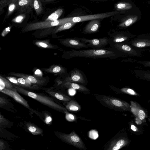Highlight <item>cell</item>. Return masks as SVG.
<instances>
[{"label": "cell", "mask_w": 150, "mask_h": 150, "mask_svg": "<svg viewBox=\"0 0 150 150\" xmlns=\"http://www.w3.org/2000/svg\"><path fill=\"white\" fill-rule=\"evenodd\" d=\"M117 52L110 47L102 49H90L75 50H72L63 52L62 57L69 59L75 57L92 59L109 58L113 59L117 57Z\"/></svg>", "instance_id": "cell-1"}, {"label": "cell", "mask_w": 150, "mask_h": 150, "mask_svg": "<svg viewBox=\"0 0 150 150\" xmlns=\"http://www.w3.org/2000/svg\"><path fill=\"white\" fill-rule=\"evenodd\" d=\"M95 98L102 105L116 111H130V105L119 98L111 96L94 94Z\"/></svg>", "instance_id": "cell-2"}, {"label": "cell", "mask_w": 150, "mask_h": 150, "mask_svg": "<svg viewBox=\"0 0 150 150\" xmlns=\"http://www.w3.org/2000/svg\"><path fill=\"white\" fill-rule=\"evenodd\" d=\"M18 92L35 100L43 105L63 113L67 111L65 107L62 106L49 97L42 94L28 91L23 87L15 86Z\"/></svg>", "instance_id": "cell-3"}, {"label": "cell", "mask_w": 150, "mask_h": 150, "mask_svg": "<svg viewBox=\"0 0 150 150\" xmlns=\"http://www.w3.org/2000/svg\"><path fill=\"white\" fill-rule=\"evenodd\" d=\"M129 140L123 130L118 132L105 145L104 150H118L127 145Z\"/></svg>", "instance_id": "cell-4"}, {"label": "cell", "mask_w": 150, "mask_h": 150, "mask_svg": "<svg viewBox=\"0 0 150 150\" xmlns=\"http://www.w3.org/2000/svg\"><path fill=\"white\" fill-rule=\"evenodd\" d=\"M55 133L57 137L63 142L80 149L86 150L87 149L81 138L74 131H72L69 134L57 131L55 132Z\"/></svg>", "instance_id": "cell-5"}, {"label": "cell", "mask_w": 150, "mask_h": 150, "mask_svg": "<svg viewBox=\"0 0 150 150\" xmlns=\"http://www.w3.org/2000/svg\"><path fill=\"white\" fill-rule=\"evenodd\" d=\"M69 22V17L58 20L55 21H44L31 23L27 25L22 30L23 33L35 30L43 29L58 26Z\"/></svg>", "instance_id": "cell-6"}, {"label": "cell", "mask_w": 150, "mask_h": 150, "mask_svg": "<svg viewBox=\"0 0 150 150\" xmlns=\"http://www.w3.org/2000/svg\"><path fill=\"white\" fill-rule=\"evenodd\" d=\"M119 13L117 11H114L94 14L70 17L69 18L70 22L76 23L93 19H103L113 16Z\"/></svg>", "instance_id": "cell-7"}, {"label": "cell", "mask_w": 150, "mask_h": 150, "mask_svg": "<svg viewBox=\"0 0 150 150\" xmlns=\"http://www.w3.org/2000/svg\"><path fill=\"white\" fill-rule=\"evenodd\" d=\"M64 80L84 85L88 82V79L84 73L77 68L73 69Z\"/></svg>", "instance_id": "cell-8"}, {"label": "cell", "mask_w": 150, "mask_h": 150, "mask_svg": "<svg viewBox=\"0 0 150 150\" xmlns=\"http://www.w3.org/2000/svg\"><path fill=\"white\" fill-rule=\"evenodd\" d=\"M79 38L82 42L86 44L89 47L94 49H103L109 44L108 38L107 37L92 39L84 38Z\"/></svg>", "instance_id": "cell-9"}, {"label": "cell", "mask_w": 150, "mask_h": 150, "mask_svg": "<svg viewBox=\"0 0 150 150\" xmlns=\"http://www.w3.org/2000/svg\"><path fill=\"white\" fill-rule=\"evenodd\" d=\"M130 111L136 118L137 121L141 124L146 122L147 116L145 110L137 102L130 101Z\"/></svg>", "instance_id": "cell-10"}, {"label": "cell", "mask_w": 150, "mask_h": 150, "mask_svg": "<svg viewBox=\"0 0 150 150\" xmlns=\"http://www.w3.org/2000/svg\"><path fill=\"white\" fill-rule=\"evenodd\" d=\"M60 43L64 46L75 49L89 47L88 45L82 42L79 38H68L59 40Z\"/></svg>", "instance_id": "cell-11"}, {"label": "cell", "mask_w": 150, "mask_h": 150, "mask_svg": "<svg viewBox=\"0 0 150 150\" xmlns=\"http://www.w3.org/2000/svg\"><path fill=\"white\" fill-rule=\"evenodd\" d=\"M0 91L2 93L12 97L16 101L29 110H31L27 102L19 94L16 88L14 89L5 88Z\"/></svg>", "instance_id": "cell-12"}, {"label": "cell", "mask_w": 150, "mask_h": 150, "mask_svg": "<svg viewBox=\"0 0 150 150\" xmlns=\"http://www.w3.org/2000/svg\"><path fill=\"white\" fill-rule=\"evenodd\" d=\"M60 85L62 87L74 89L85 94H89L90 93V90L84 85L77 83L70 82L64 80Z\"/></svg>", "instance_id": "cell-13"}, {"label": "cell", "mask_w": 150, "mask_h": 150, "mask_svg": "<svg viewBox=\"0 0 150 150\" xmlns=\"http://www.w3.org/2000/svg\"><path fill=\"white\" fill-rule=\"evenodd\" d=\"M10 74L19 77L26 78L32 83L38 86L43 85L46 82V80L44 79L37 76L18 73H12Z\"/></svg>", "instance_id": "cell-14"}, {"label": "cell", "mask_w": 150, "mask_h": 150, "mask_svg": "<svg viewBox=\"0 0 150 150\" xmlns=\"http://www.w3.org/2000/svg\"><path fill=\"white\" fill-rule=\"evenodd\" d=\"M99 19L90 20L86 25L82 31L84 34H92L96 32L98 30L100 25Z\"/></svg>", "instance_id": "cell-15"}, {"label": "cell", "mask_w": 150, "mask_h": 150, "mask_svg": "<svg viewBox=\"0 0 150 150\" xmlns=\"http://www.w3.org/2000/svg\"><path fill=\"white\" fill-rule=\"evenodd\" d=\"M45 72L59 75H64L67 77L69 75L64 67L59 65H53L48 68L44 69Z\"/></svg>", "instance_id": "cell-16"}, {"label": "cell", "mask_w": 150, "mask_h": 150, "mask_svg": "<svg viewBox=\"0 0 150 150\" xmlns=\"http://www.w3.org/2000/svg\"><path fill=\"white\" fill-rule=\"evenodd\" d=\"M65 103V107L68 111L77 112L81 109V105L74 99Z\"/></svg>", "instance_id": "cell-17"}, {"label": "cell", "mask_w": 150, "mask_h": 150, "mask_svg": "<svg viewBox=\"0 0 150 150\" xmlns=\"http://www.w3.org/2000/svg\"><path fill=\"white\" fill-rule=\"evenodd\" d=\"M45 91L50 95L60 101L64 102L65 103L70 101L72 99L70 96L61 92L53 91L49 89L46 90Z\"/></svg>", "instance_id": "cell-18"}, {"label": "cell", "mask_w": 150, "mask_h": 150, "mask_svg": "<svg viewBox=\"0 0 150 150\" xmlns=\"http://www.w3.org/2000/svg\"><path fill=\"white\" fill-rule=\"evenodd\" d=\"M33 7V0H18V9L20 11H25Z\"/></svg>", "instance_id": "cell-19"}, {"label": "cell", "mask_w": 150, "mask_h": 150, "mask_svg": "<svg viewBox=\"0 0 150 150\" xmlns=\"http://www.w3.org/2000/svg\"><path fill=\"white\" fill-rule=\"evenodd\" d=\"M110 88L116 94H126L134 96H138V94L133 90L128 88H117L112 85H109Z\"/></svg>", "instance_id": "cell-20"}, {"label": "cell", "mask_w": 150, "mask_h": 150, "mask_svg": "<svg viewBox=\"0 0 150 150\" xmlns=\"http://www.w3.org/2000/svg\"><path fill=\"white\" fill-rule=\"evenodd\" d=\"M6 88L14 89L15 88L14 86L7 79L1 76H0V91Z\"/></svg>", "instance_id": "cell-21"}, {"label": "cell", "mask_w": 150, "mask_h": 150, "mask_svg": "<svg viewBox=\"0 0 150 150\" xmlns=\"http://www.w3.org/2000/svg\"><path fill=\"white\" fill-rule=\"evenodd\" d=\"M63 12L62 8H59L49 15L45 21H55L58 20Z\"/></svg>", "instance_id": "cell-22"}, {"label": "cell", "mask_w": 150, "mask_h": 150, "mask_svg": "<svg viewBox=\"0 0 150 150\" xmlns=\"http://www.w3.org/2000/svg\"><path fill=\"white\" fill-rule=\"evenodd\" d=\"M18 0H9L7 16L8 17L16 10L18 9Z\"/></svg>", "instance_id": "cell-23"}, {"label": "cell", "mask_w": 150, "mask_h": 150, "mask_svg": "<svg viewBox=\"0 0 150 150\" xmlns=\"http://www.w3.org/2000/svg\"><path fill=\"white\" fill-rule=\"evenodd\" d=\"M115 8L117 11H122L129 9L132 7L131 4L126 2H119L115 5Z\"/></svg>", "instance_id": "cell-24"}, {"label": "cell", "mask_w": 150, "mask_h": 150, "mask_svg": "<svg viewBox=\"0 0 150 150\" xmlns=\"http://www.w3.org/2000/svg\"><path fill=\"white\" fill-rule=\"evenodd\" d=\"M26 126L28 131L33 135L41 134L43 132L42 129L30 123L27 124Z\"/></svg>", "instance_id": "cell-25"}, {"label": "cell", "mask_w": 150, "mask_h": 150, "mask_svg": "<svg viewBox=\"0 0 150 150\" xmlns=\"http://www.w3.org/2000/svg\"><path fill=\"white\" fill-rule=\"evenodd\" d=\"M75 23H76L72 22H69L59 25L54 30L53 33L55 34L61 31L69 29L73 27Z\"/></svg>", "instance_id": "cell-26"}, {"label": "cell", "mask_w": 150, "mask_h": 150, "mask_svg": "<svg viewBox=\"0 0 150 150\" xmlns=\"http://www.w3.org/2000/svg\"><path fill=\"white\" fill-rule=\"evenodd\" d=\"M138 19L137 16L130 17L121 23L119 26L125 27L128 26L135 22Z\"/></svg>", "instance_id": "cell-27"}, {"label": "cell", "mask_w": 150, "mask_h": 150, "mask_svg": "<svg viewBox=\"0 0 150 150\" xmlns=\"http://www.w3.org/2000/svg\"><path fill=\"white\" fill-rule=\"evenodd\" d=\"M35 44L41 48H52L54 47V46L47 40L37 41L35 42Z\"/></svg>", "instance_id": "cell-28"}, {"label": "cell", "mask_w": 150, "mask_h": 150, "mask_svg": "<svg viewBox=\"0 0 150 150\" xmlns=\"http://www.w3.org/2000/svg\"><path fill=\"white\" fill-rule=\"evenodd\" d=\"M18 82L21 85L22 87L29 88L31 87L32 83L28 79L23 78H16Z\"/></svg>", "instance_id": "cell-29"}, {"label": "cell", "mask_w": 150, "mask_h": 150, "mask_svg": "<svg viewBox=\"0 0 150 150\" xmlns=\"http://www.w3.org/2000/svg\"><path fill=\"white\" fill-rule=\"evenodd\" d=\"M33 8L38 15L42 12V10L41 3L39 0H33Z\"/></svg>", "instance_id": "cell-30"}, {"label": "cell", "mask_w": 150, "mask_h": 150, "mask_svg": "<svg viewBox=\"0 0 150 150\" xmlns=\"http://www.w3.org/2000/svg\"><path fill=\"white\" fill-rule=\"evenodd\" d=\"M64 113L65 114V118L67 121L69 122H77L79 117L75 115L70 113L68 111Z\"/></svg>", "instance_id": "cell-31"}, {"label": "cell", "mask_w": 150, "mask_h": 150, "mask_svg": "<svg viewBox=\"0 0 150 150\" xmlns=\"http://www.w3.org/2000/svg\"><path fill=\"white\" fill-rule=\"evenodd\" d=\"M6 78L12 83L14 84L16 86L22 87L21 85L18 82L16 77L12 76H7Z\"/></svg>", "instance_id": "cell-32"}, {"label": "cell", "mask_w": 150, "mask_h": 150, "mask_svg": "<svg viewBox=\"0 0 150 150\" xmlns=\"http://www.w3.org/2000/svg\"><path fill=\"white\" fill-rule=\"evenodd\" d=\"M25 17V16L24 15H21L13 19L12 21L15 23H20L23 21Z\"/></svg>", "instance_id": "cell-33"}, {"label": "cell", "mask_w": 150, "mask_h": 150, "mask_svg": "<svg viewBox=\"0 0 150 150\" xmlns=\"http://www.w3.org/2000/svg\"><path fill=\"white\" fill-rule=\"evenodd\" d=\"M9 0H1L0 2V9L1 11L2 9L7 5H8Z\"/></svg>", "instance_id": "cell-34"}, {"label": "cell", "mask_w": 150, "mask_h": 150, "mask_svg": "<svg viewBox=\"0 0 150 150\" xmlns=\"http://www.w3.org/2000/svg\"><path fill=\"white\" fill-rule=\"evenodd\" d=\"M11 28V27H8L6 28L1 33V36L2 37L5 36L10 31Z\"/></svg>", "instance_id": "cell-35"}, {"label": "cell", "mask_w": 150, "mask_h": 150, "mask_svg": "<svg viewBox=\"0 0 150 150\" xmlns=\"http://www.w3.org/2000/svg\"><path fill=\"white\" fill-rule=\"evenodd\" d=\"M146 43L143 42H138L136 44V46L139 47H142L146 46Z\"/></svg>", "instance_id": "cell-36"}, {"label": "cell", "mask_w": 150, "mask_h": 150, "mask_svg": "<svg viewBox=\"0 0 150 150\" xmlns=\"http://www.w3.org/2000/svg\"><path fill=\"white\" fill-rule=\"evenodd\" d=\"M131 129L134 132H138V129L134 125H132L131 126Z\"/></svg>", "instance_id": "cell-37"}, {"label": "cell", "mask_w": 150, "mask_h": 150, "mask_svg": "<svg viewBox=\"0 0 150 150\" xmlns=\"http://www.w3.org/2000/svg\"><path fill=\"white\" fill-rule=\"evenodd\" d=\"M91 1H107V0H90Z\"/></svg>", "instance_id": "cell-38"}, {"label": "cell", "mask_w": 150, "mask_h": 150, "mask_svg": "<svg viewBox=\"0 0 150 150\" xmlns=\"http://www.w3.org/2000/svg\"><path fill=\"white\" fill-rule=\"evenodd\" d=\"M43 1H46V2H49L51 1H53L55 0H42Z\"/></svg>", "instance_id": "cell-39"}, {"label": "cell", "mask_w": 150, "mask_h": 150, "mask_svg": "<svg viewBox=\"0 0 150 150\" xmlns=\"http://www.w3.org/2000/svg\"><path fill=\"white\" fill-rule=\"evenodd\" d=\"M148 120L149 122H150V118H148Z\"/></svg>", "instance_id": "cell-40"}, {"label": "cell", "mask_w": 150, "mask_h": 150, "mask_svg": "<svg viewBox=\"0 0 150 150\" xmlns=\"http://www.w3.org/2000/svg\"></svg>", "instance_id": "cell-41"}]
</instances>
